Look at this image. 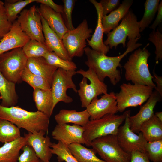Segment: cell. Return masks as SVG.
I'll list each match as a JSON object with an SVG mask.
<instances>
[{
	"label": "cell",
	"instance_id": "15",
	"mask_svg": "<svg viewBox=\"0 0 162 162\" xmlns=\"http://www.w3.org/2000/svg\"><path fill=\"white\" fill-rule=\"evenodd\" d=\"M83 127L73 124H57L51 133L53 138L68 146L74 143L85 144Z\"/></svg>",
	"mask_w": 162,
	"mask_h": 162
},
{
	"label": "cell",
	"instance_id": "21",
	"mask_svg": "<svg viewBox=\"0 0 162 162\" xmlns=\"http://www.w3.org/2000/svg\"><path fill=\"white\" fill-rule=\"evenodd\" d=\"M38 9L50 28L62 40L68 30L64 23L61 13L57 12L47 6L41 4Z\"/></svg>",
	"mask_w": 162,
	"mask_h": 162
},
{
	"label": "cell",
	"instance_id": "30",
	"mask_svg": "<svg viewBox=\"0 0 162 162\" xmlns=\"http://www.w3.org/2000/svg\"><path fill=\"white\" fill-rule=\"evenodd\" d=\"M20 136V128L8 121L0 119V142H11Z\"/></svg>",
	"mask_w": 162,
	"mask_h": 162
},
{
	"label": "cell",
	"instance_id": "24",
	"mask_svg": "<svg viewBox=\"0 0 162 162\" xmlns=\"http://www.w3.org/2000/svg\"><path fill=\"white\" fill-rule=\"evenodd\" d=\"M27 144V138L20 136L0 147V162H17L20 150Z\"/></svg>",
	"mask_w": 162,
	"mask_h": 162
},
{
	"label": "cell",
	"instance_id": "9",
	"mask_svg": "<svg viewBox=\"0 0 162 162\" xmlns=\"http://www.w3.org/2000/svg\"><path fill=\"white\" fill-rule=\"evenodd\" d=\"M76 73L83 77L77 91L82 107L86 108L94 99L102 94L107 93V85L99 79L91 69L88 68L87 70L81 69Z\"/></svg>",
	"mask_w": 162,
	"mask_h": 162
},
{
	"label": "cell",
	"instance_id": "17",
	"mask_svg": "<svg viewBox=\"0 0 162 162\" xmlns=\"http://www.w3.org/2000/svg\"><path fill=\"white\" fill-rule=\"evenodd\" d=\"M162 98L155 90L146 102L141 106L138 112L134 116H129L130 127L133 132L137 134L140 132L141 126L154 114V108L157 103L160 101Z\"/></svg>",
	"mask_w": 162,
	"mask_h": 162
},
{
	"label": "cell",
	"instance_id": "2",
	"mask_svg": "<svg viewBox=\"0 0 162 162\" xmlns=\"http://www.w3.org/2000/svg\"><path fill=\"white\" fill-rule=\"evenodd\" d=\"M50 117L40 111H29L18 106L6 107L0 104V119L8 121L20 129L33 133L48 130Z\"/></svg>",
	"mask_w": 162,
	"mask_h": 162
},
{
	"label": "cell",
	"instance_id": "47",
	"mask_svg": "<svg viewBox=\"0 0 162 162\" xmlns=\"http://www.w3.org/2000/svg\"><path fill=\"white\" fill-rule=\"evenodd\" d=\"M154 115L160 120L162 122V112L161 111L156 112L155 113Z\"/></svg>",
	"mask_w": 162,
	"mask_h": 162
},
{
	"label": "cell",
	"instance_id": "14",
	"mask_svg": "<svg viewBox=\"0 0 162 162\" xmlns=\"http://www.w3.org/2000/svg\"><path fill=\"white\" fill-rule=\"evenodd\" d=\"M90 120L100 118L108 114L118 112L116 94L112 92L103 94L100 99H94L86 107Z\"/></svg>",
	"mask_w": 162,
	"mask_h": 162
},
{
	"label": "cell",
	"instance_id": "42",
	"mask_svg": "<svg viewBox=\"0 0 162 162\" xmlns=\"http://www.w3.org/2000/svg\"><path fill=\"white\" fill-rule=\"evenodd\" d=\"M119 0H101L99 3L103 10V16L107 15L118 8L120 5Z\"/></svg>",
	"mask_w": 162,
	"mask_h": 162
},
{
	"label": "cell",
	"instance_id": "11",
	"mask_svg": "<svg viewBox=\"0 0 162 162\" xmlns=\"http://www.w3.org/2000/svg\"><path fill=\"white\" fill-rule=\"evenodd\" d=\"M76 74V70H66L60 68H58L55 72L51 88L54 108L60 101L65 103L72 102L73 99L67 94V91L71 88L75 92L77 93L76 86L72 79Z\"/></svg>",
	"mask_w": 162,
	"mask_h": 162
},
{
	"label": "cell",
	"instance_id": "19",
	"mask_svg": "<svg viewBox=\"0 0 162 162\" xmlns=\"http://www.w3.org/2000/svg\"><path fill=\"white\" fill-rule=\"evenodd\" d=\"M41 22L45 44L50 52H53L61 58L71 61L63 43L62 40L52 30L41 16Z\"/></svg>",
	"mask_w": 162,
	"mask_h": 162
},
{
	"label": "cell",
	"instance_id": "23",
	"mask_svg": "<svg viewBox=\"0 0 162 162\" xmlns=\"http://www.w3.org/2000/svg\"><path fill=\"white\" fill-rule=\"evenodd\" d=\"M133 0H124L118 7L108 15L103 16L102 22L104 33L107 34L118 25V23L129 11Z\"/></svg>",
	"mask_w": 162,
	"mask_h": 162
},
{
	"label": "cell",
	"instance_id": "34",
	"mask_svg": "<svg viewBox=\"0 0 162 162\" xmlns=\"http://www.w3.org/2000/svg\"><path fill=\"white\" fill-rule=\"evenodd\" d=\"M21 76L22 80L28 84L33 89L51 90V86L45 78L33 74L26 67L22 71Z\"/></svg>",
	"mask_w": 162,
	"mask_h": 162
},
{
	"label": "cell",
	"instance_id": "3",
	"mask_svg": "<svg viewBox=\"0 0 162 162\" xmlns=\"http://www.w3.org/2000/svg\"><path fill=\"white\" fill-rule=\"evenodd\" d=\"M136 50L130 55L123 67L125 70V77L127 81L133 84L148 86L155 88V84L150 73L148 60L151 53L146 48Z\"/></svg>",
	"mask_w": 162,
	"mask_h": 162
},
{
	"label": "cell",
	"instance_id": "41",
	"mask_svg": "<svg viewBox=\"0 0 162 162\" xmlns=\"http://www.w3.org/2000/svg\"><path fill=\"white\" fill-rule=\"evenodd\" d=\"M13 23L8 20L4 7H0V38L2 39L10 30Z\"/></svg>",
	"mask_w": 162,
	"mask_h": 162
},
{
	"label": "cell",
	"instance_id": "26",
	"mask_svg": "<svg viewBox=\"0 0 162 162\" xmlns=\"http://www.w3.org/2000/svg\"><path fill=\"white\" fill-rule=\"evenodd\" d=\"M0 100L1 104L5 107L14 106L18 102V96L16 84L7 80L0 71Z\"/></svg>",
	"mask_w": 162,
	"mask_h": 162
},
{
	"label": "cell",
	"instance_id": "22",
	"mask_svg": "<svg viewBox=\"0 0 162 162\" xmlns=\"http://www.w3.org/2000/svg\"><path fill=\"white\" fill-rule=\"evenodd\" d=\"M26 68L33 74L45 78L51 86L54 75L58 68L49 64L43 57L28 58Z\"/></svg>",
	"mask_w": 162,
	"mask_h": 162
},
{
	"label": "cell",
	"instance_id": "40",
	"mask_svg": "<svg viewBox=\"0 0 162 162\" xmlns=\"http://www.w3.org/2000/svg\"><path fill=\"white\" fill-rule=\"evenodd\" d=\"M22 149L23 152L19 155L18 162H40V159L30 146L26 144Z\"/></svg>",
	"mask_w": 162,
	"mask_h": 162
},
{
	"label": "cell",
	"instance_id": "6",
	"mask_svg": "<svg viewBox=\"0 0 162 162\" xmlns=\"http://www.w3.org/2000/svg\"><path fill=\"white\" fill-rule=\"evenodd\" d=\"M120 91L116 94L118 112L127 108L140 105L146 101L152 94V88L142 85L123 83Z\"/></svg>",
	"mask_w": 162,
	"mask_h": 162
},
{
	"label": "cell",
	"instance_id": "36",
	"mask_svg": "<svg viewBox=\"0 0 162 162\" xmlns=\"http://www.w3.org/2000/svg\"><path fill=\"white\" fill-rule=\"evenodd\" d=\"M145 153L152 162H162V140L147 142Z\"/></svg>",
	"mask_w": 162,
	"mask_h": 162
},
{
	"label": "cell",
	"instance_id": "13",
	"mask_svg": "<svg viewBox=\"0 0 162 162\" xmlns=\"http://www.w3.org/2000/svg\"><path fill=\"white\" fill-rule=\"evenodd\" d=\"M125 112L126 116L124 123L123 125L119 127L116 134L118 142L122 148L130 154L132 152L135 151L145 153L147 142L141 132L137 134L130 129L129 121L130 111H127Z\"/></svg>",
	"mask_w": 162,
	"mask_h": 162
},
{
	"label": "cell",
	"instance_id": "49",
	"mask_svg": "<svg viewBox=\"0 0 162 162\" xmlns=\"http://www.w3.org/2000/svg\"><path fill=\"white\" fill-rule=\"evenodd\" d=\"M40 162H44L43 161H42V160H40Z\"/></svg>",
	"mask_w": 162,
	"mask_h": 162
},
{
	"label": "cell",
	"instance_id": "31",
	"mask_svg": "<svg viewBox=\"0 0 162 162\" xmlns=\"http://www.w3.org/2000/svg\"><path fill=\"white\" fill-rule=\"evenodd\" d=\"M34 2H35V0L6 1L4 7L8 20L13 23L23 9Z\"/></svg>",
	"mask_w": 162,
	"mask_h": 162
},
{
	"label": "cell",
	"instance_id": "44",
	"mask_svg": "<svg viewBox=\"0 0 162 162\" xmlns=\"http://www.w3.org/2000/svg\"><path fill=\"white\" fill-rule=\"evenodd\" d=\"M35 2L47 6L57 12H63V6L56 4L52 0H35Z\"/></svg>",
	"mask_w": 162,
	"mask_h": 162
},
{
	"label": "cell",
	"instance_id": "33",
	"mask_svg": "<svg viewBox=\"0 0 162 162\" xmlns=\"http://www.w3.org/2000/svg\"><path fill=\"white\" fill-rule=\"evenodd\" d=\"M160 0H146L144 4L145 11L143 16L139 22L140 32L148 27L154 18L157 11Z\"/></svg>",
	"mask_w": 162,
	"mask_h": 162
},
{
	"label": "cell",
	"instance_id": "12",
	"mask_svg": "<svg viewBox=\"0 0 162 162\" xmlns=\"http://www.w3.org/2000/svg\"><path fill=\"white\" fill-rule=\"evenodd\" d=\"M16 21L30 39L45 43L41 15L35 5L21 11Z\"/></svg>",
	"mask_w": 162,
	"mask_h": 162
},
{
	"label": "cell",
	"instance_id": "46",
	"mask_svg": "<svg viewBox=\"0 0 162 162\" xmlns=\"http://www.w3.org/2000/svg\"><path fill=\"white\" fill-rule=\"evenodd\" d=\"M153 81L156 84L155 90L162 97V77L158 76L154 70L153 71Z\"/></svg>",
	"mask_w": 162,
	"mask_h": 162
},
{
	"label": "cell",
	"instance_id": "43",
	"mask_svg": "<svg viewBox=\"0 0 162 162\" xmlns=\"http://www.w3.org/2000/svg\"><path fill=\"white\" fill-rule=\"evenodd\" d=\"M130 162H151L144 152L135 151L131 154Z\"/></svg>",
	"mask_w": 162,
	"mask_h": 162
},
{
	"label": "cell",
	"instance_id": "32",
	"mask_svg": "<svg viewBox=\"0 0 162 162\" xmlns=\"http://www.w3.org/2000/svg\"><path fill=\"white\" fill-rule=\"evenodd\" d=\"M28 58L44 57L50 51L45 44L34 40H29L22 47Z\"/></svg>",
	"mask_w": 162,
	"mask_h": 162
},
{
	"label": "cell",
	"instance_id": "16",
	"mask_svg": "<svg viewBox=\"0 0 162 162\" xmlns=\"http://www.w3.org/2000/svg\"><path fill=\"white\" fill-rule=\"evenodd\" d=\"M46 132L43 130L32 133L28 132L24 136L27 138V144L33 149L40 160L50 162L53 154L50 151L52 143L50 137L45 136Z\"/></svg>",
	"mask_w": 162,
	"mask_h": 162
},
{
	"label": "cell",
	"instance_id": "35",
	"mask_svg": "<svg viewBox=\"0 0 162 162\" xmlns=\"http://www.w3.org/2000/svg\"><path fill=\"white\" fill-rule=\"evenodd\" d=\"M50 147L52 154L57 156L58 162H79L72 154L68 146L61 142H52Z\"/></svg>",
	"mask_w": 162,
	"mask_h": 162
},
{
	"label": "cell",
	"instance_id": "28",
	"mask_svg": "<svg viewBox=\"0 0 162 162\" xmlns=\"http://www.w3.org/2000/svg\"><path fill=\"white\" fill-rule=\"evenodd\" d=\"M33 98L38 111L43 112L50 117L54 108L51 90L34 89Z\"/></svg>",
	"mask_w": 162,
	"mask_h": 162
},
{
	"label": "cell",
	"instance_id": "1",
	"mask_svg": "<svg viewBox=\"0 0 162 162\" xmlns=\"http://www.w3.org/2000/svg\"><path fill=\"white\" fill-rule=\"evenodd\" d=\"M140 38L129 39L127 43V49L123 53L116 56H108L98 52L88 47L84 49V53L87 60L85 64L95 73L99 79L104 82L108 77L111 84L116 85L121 79L120 71L118 67L121 69L120 62L129 53L132 52L142 45L137 43Z\"/></svg>",
	"mask_w": 162,
	"mask_h": 162
},
{
	"label": "cell",
	"instance_id": "7",
	"mask_svg": "<svg viewBox=\"0 0 162 162\" xmlns=\"http://www.w3.org/2000/svg\"><path fill=\"white\" fill-rule=\"evenodd\" d=\"M28 59L22 47L3 53L0 55V71L8 80L15 84L20 83Z\"/></svg>",
	"mask_w": 162,
	"mask_h": 162
},
{
	"label": "cell",
	"instance_id": "8",
	"mask_svg": "<svg viewBox=\"0 0 162 162\" xmlns=\"http://www.w3.org/2000/svg\"><path fill=\"white\" fill-rule=\"evenodd\" d=\"M91 146L106 162H130L131 154L122 148L116 135L96 138L91 142Z\"/></svg>",
	"mask_w": 162,
	"mask_h": 162
},
{
	"label": "cell",
	"instance_id": "38",
	"mask_svg": "<svg viewBox=\"0 0 162 162\" xmlns=\"http://www.w3.org/2000/svg\"><path fill=\"white\" fill-rule=\"evenodd\" d=\"M64 5L63 12L61 14L64 23L68 30H72L75 28L73 26L72 14L76 0H62Z\"/></svg>",
	"mask_w": 162,
	"mask_h": 162
},
{
	"label": "cell",
	"instance_id": "10",
	"mask_svg": "<svg viewBox=\"0 0 162 162\" xmlns=\"http://www.w3.org/2000/svg\"><path fill=\"white\" fill-rule=\"evenodd\" d=\"M92 32V29L89 28L86 20L85 19L76 28L68 30L64 35L62 40L71 59L83 56L87 40L91 37Z\"/></svg>",
	"mask_w": 162,
	"mask_h": 162
},
{
	"label": "cell",
	"instance_id": "39",
	"mask_svg": "<svg viewBox=\"0 0 162 162\" xmlns=\"http://www.w3.org/2000/svg\"><path fill=\"white\" fill-rule=\"evenodd\" d=\"M148 40L154 45L156 50L155 60L160 61L162 59V34L158 28L153 30L149 34Z\"/></svg>",
	"mask_w": 162,
	"mask_h": 162
},
{
	"label": "cell",
	"instance_id": "25",
	"mask_svg": "<svg viewBox=\"0 0 162 162\" xmlns=\"http://www.w3.org/2000/svg\"><path fill=\"white\" fill-rule=\"evenodd\" d=\"M90 115L86 109L81 111L75 110H61L54 117L57 124L73 123L84 126L90 120Z\"/></svg>",
	"mask_w": 162,
	"mask_h": 162
},
{
	"label": "cell",
	"instance_id": "20",
	"mask_svg": "<svg viewBox=\"0 0 162 162\" xmlns=\"http://www.w3.org/2000/svg\"><path fill=\"white\" fill-rule=\"evenodd\" d=\"M89 1L94 6L98 16L97 24L94 32L90 40L87 39L88 45L92 49L98 52L106 55L109 51V46L105 45L103 41L104 31L102 22L103 10L101 4L95 0H90Z\"/></svg>",
	"mask_w": 162,
	"mask_h": 162
},
{
	"label": "cell",
	"instance_id": "37",
	"mask_svg": "<svg viewBox=\"0 0 162 162\" xmlns=\"http://www.w3.org/2000/svg\"><path fill=\"white\" fill-rule=\"evenodd\" d=\"M48 63L53 66L66 70H76L77 66L72 61L63 59L53 52H50L44 57Z\"/></svg>",
	"mask_w": 162,
	"mask_h": 162
},
{
	"label": "cell",
	"instance_id": "5",
	"mask_svg": "<svg viewBox=\"0 0 162 162\" xmlns=\"http://www.w3.org/2000/svg\"><path fill=\"white\" fill-rule=\"evenodd\" d=\"M107 36L104 43L111 49L114 47L116 49L120 44L125 47L127 37L128 40L141 38L139 22L133 12L129 10L122 20L120 24L107 34Z\"/></svg>",
	"mask_w": 162,
	"mask_h": 162
},
{
	"label": "cell",
	"instance_id": "29",
	"mask_svg": "<svg viewBox=\"0 0 162 162\" xmlns=\"http://www.w3.org/2000/svg\"><path fill=\"white\" fill-rule=\"evenodd\" d=\"M72 154L79 162H106L98 158L92 148H87L82 144L74 143L68 146Z\"/></svg>",
	"mask_w": 162,
	"mask_h": 162
},
{
	"label": "cell",
	"instance_id": "27",
	"mask_svg": "<svg viewBox=\"0 0 162 162\" xmlns=\"http://www.w3.org/2000/svg\"><path fill=\"white\" fill-rule=\"evenodd\" d=\"M140 132L147 142L162 140V122L154 114L141 125Z\"/></svg>",
	"mask_w": 162,
	"mask_h": 162
},
{
	"label": "cell",
	"instance_id": "48",
	"mask_svg": "<svg viewBox=\"0 0 162 162\" xmlns=\"http://www.w3.org/2000/svg\"><path fill=\"white\" fill-rule=\"evenodd\" d=\"M4 6V3L2 1L0 0V7Z\"/></svg>",
	"mask_w": 162,
	"mask_h": 162
},
{
	"label": "cell",
	"instance_id": "18",
	"mask_svg": "<svg viewBox=\"0 0 162 162\" xmlns=\"http://www.w3.org/2000/svg\"><path fill=\"white\" fill-rule=\"evenodd\" d=\"M30 39L17 21H14L10 31L0 40V55L15 48L22 47Z\"/></svg>",
	"mask_w": 162,
	"mask_h": 162
},
{
	"label": "cell",
	"instance_id": "45",
	"mask_svg": "<svg viewBox=\"0 0 162 162\" xmlns=\"http://www.w3.org/2000/svg\"><path fill=\"white\" fill-rule=\"evenodd\" d=\"M158 14L155 20L149 28L155 30L158 26L162 22V1H160L159 4L158 9Z\"/></svg>",
	"mask_w": 162,
	"mask_h": 162
},
{
	"label": "cell",
	"instance_id": "4",
	"mask_svg": "<svg viewBox=\"0 0 162 162\" xmlns=\"http://www.w3.org/2000/svg\"><path fill=\"white\" fill-rule=\"evenodd\" d=\"M124 112L121 115L108 114L95 120H89L83 127V137L85 145L91 146L95 139L104 136L116 134L120 125L125 118Z\"/></svg>",
	"mask_w": 162,
	"mask_h": 162
}]
</instances>
